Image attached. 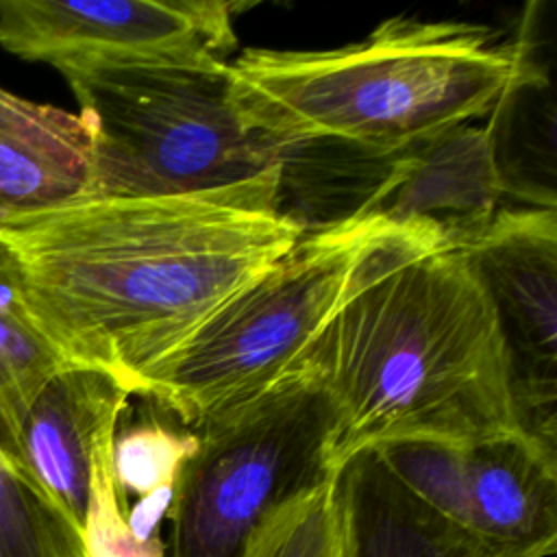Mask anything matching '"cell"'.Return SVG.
I'll return each instance as SVG.
<instances>
[{
	"label": "cell",
	"mask_w": 557,
	"mask_h": 557,
	"mask_svg": "<svg viewBox=\"0 0 557 557\" xmlns=\"http://www.w3.org/2000/svg\"><path fill=\"white\" fill-rule=\"evenodd\" d=\"M302 235L278 209V165L200 194H83L0 211V250L30 324L67 366L131 394Z\"/></svg>",
	"instance_id": "cell-1"
},
{
	"label": "cell",
	"mask_w": 557,
	"mask_h": 557,
	"mask_svg": "<svg viewBox=\"0 0 557 557\" xmlns=\"http://www.w3.org/2000/svg\"><path fill=\"white\" fill-rule=\"evenodd\" d=\"M131 396L104 372L67 366L39 392L9 450L15 468L81 527L94 457L113 440Z\"/></svg>",
	"instance_id": "cell-10"
},
{
	"label": "cell",
	"mask_w": 557,
	"mask_h": 557,
	"mask_svg": "<svg viewBox=\"0 0 557 557\" xmlns=\"http://www.w3.org/2000/svg\"><path fill=\"white\" fill-rule=\"evenodd\" d=\"M398 235L403 231L379 218L305 233L148 368L133 396L152 400L191 431L257 398L333 313L359 265Z\"/></svg>",
	"instance_id": "cell-5"
},
{
	"label": "cell",
	"mask_w": 557,
	"mask_h": 557,
	"mask_svg": "<svg viewBox=\"0 0 557 557\" xmlns=\"http://www.w3.org/2000/svg\"><path fill=\"white\" fill-rule=\"evenodd\" d=\"M91 152L78 113L0 87V205L35 209L83 196Z\"/></svg>",
	"instance_id": "cell-13"
},
{
	"label": "cell",
	"mask_w": 557,
	"mask_h": 557,
	"mask_svg": "<svg viewBox=\"0 0 557 557\" xmlns=\"http://www.w3.org/2000/svg\"><path fill=\"white\" fill-rule=\"evenodd\" d=\"M2 209H7V207H4V205H0V211H2Z\"/></svg>",
	"instance_id": "cell-20"
},
{
	"label": "cell",
	"mask_w": 557,
	"mask_h": 557,
	"mask_svg": "<svg viewBox=\"0 0 557 557\" xmlns=\"http://www.w3.org/2000/svg\"><path fill=\"white\" fill-rule=\"evenodd\" d=\"M518 70L516 41L485 24L403 15L357 44L244 48L226 61L242 111L281 148L333 139L398 150L487 117Z\"/></svg>",
	"instance_id": "cell-3"
},
{
	"label": "cell",
	"mask_w": 557,
	"mask_h": 557,
	"mask_svg": "<svg viewBox=\"0 0 557 557\" xmlns=\"http://www.w3.org/2000/svg\"><path fill=\"white\" fill-rule=\"evenodd\" d=\"M67 368L26 318L13 268L0 250V448L9 450L46 383Z\"/></svg>",
	"instance_id": "cell-15"
},
{
	"label": "cell",
	"mask_w": 557,
	"mask_h": 557,
	"mask_svg": "<svg viewBox=\"0 0 557 557\" xmlns=\"http://www.w3.org/2000/svg\"><path fill=\"white\" fill-rule=\"evenodd\" d=\"M244 9L222 0H0V46L63 78L144 61H228Z\"/></svg>",
	"instance_id": "cell-7"
},
{
	"label": "cell",
	"mask_w": 557,
	"mask_h": 557,
	"mask_svg": "<svg viewBox=\"0 0 557 557\" xmlns=\"http://www.w3.org/2000/svg\"><path fill=\"white\" fill-rule=\"evenodd\" d=\"M500 200L483 124H459L396 150L361 218H379L442 250H468Z\"/></svg>",
	"instance_id": "cell-9"
},
{
	"label": "cell",
	"mask_w": 557,
	"mask_h": 557,
	"mask_svg": "<svg viewBox=\"0 0 557 557\" xmlns=\"http://www.w3.org/2000/svg\"><path fill=\"white\" fill-rule=\"evenodd\" d=\"M352 540V557H531L487 544L455 527L407 492L363 448L335 470Z\"/></svg>",
	"instance_id": "cell-12"
},
{
	"label": "cell",
	"mask_w": 557,
	"mask_h": 557,
	"mask_svg": "<svg viewBox=\"0 0 557 557\" xmlns=\"http://www.w3.org/2000/svg\"><path fill=\"white\" fill-rule=\"evenodd\" d=\"M516 48L520 70L483 124L496 181L500 196H513L524 207L557 209V113L550 59L522 48L518 41Z\"/></svg>",
	"instance_id": "cell-14"
},
{
	"label": "cell",
	"mask_w": 557,
	"mask_h": 557,
	"mask_svg": "<svg viewBox=\"0 0 557 557\" xmlns=\"http://www.w3.org/2000/svg\"><path fill=\"white\" fill-rule=\"evenodd\" d=\"M65 81L94 144L85 196L200 194L281 161V146L242 111L226 61H144Z\"/></svg>",
	"instance_id": "cell-4"
},
{
	"label": "cell",
	"mask_w": 557,
	"mask_h": 557,
	"mask_svg": "<svg viewBox=\"0 0 557 557\" xmlns=\"http://www.w3.org/2000/svg\"><path fill=\"white\" fill-rule=\"evenodd\" d=\"M161 411V409H159ZM163 416V411H161ZM157 409L137 420L117 422L111 440V476L120 500L163 503L172 507L178 476L198 448V433Z\"/></svg>",
	"instance_id": "cell-16"
},
{
	"label": "cell",
	"mask_w": 557,
	"mask_h": 557,
	"mask_svg": "<svg viewBox=\"0 0 557 557\" xmlns=\"http://www.w3.org/2000/svg\"><path fill=\"white\" fill-rule=\"evenodd\" d=\"M244 557H352L337 476L274 511L255 531Z\"/></svg>",
	"instance_id": "cell-18"
},
{
	"label": "cell",
	"mask_w": 557,
	"mask_h": 557,
	"mask_svg": "<svg viewBox=\"0 0 557 557\" xmlns=\"http://www.w3.org/2000/svg\"><path fill=\"white\" fill-rule=\"evenodd\" d=\"M196 433L168 513L165 557H244L274 511L335 474L326 400L292 372Z\"/></svg>",
	"instance_id": "cell-6"
},
{
	"label": "cell",
	"mask_w": 557,
	"mask_h": 557,
	"mask_svg": "<svg viewBox=\"0 0 557 557\" xmlns=\"http://www.w3.org/2000/svg\"><path fill=\"white\" fill-rule=\"evenodd\" d=\"M285 372L322 392L335 470L385 440L520 431L496 315L466 250L409 233L359 265Z\"/></svg>",
	"instance_id": "cell-2"
},
{
	"label": "cell",
	"mask_w": 557,
	"mask_h": 557,
	"mask_svg": "<svg viewBox=\"0 0 557 557\" xmlns=\"http://www.w3.org/2000/svg\"><path fill=\"white\" fill-rule=\"evenodd\" d=\"M111 442L102 444L94 457L91 494L85 518L87 557H165L161 535L139 540L126 524V505L120 500L111 476Z\"/></svg>",
	"instance_id": "cell-19"
},
{
	"label": "cell",
	"mask_w": 557,
	"mask_h": 557,
	"mask_svg": "<svg viewBox=\"0 0 557 557\" xmlns=\"http://www.w3.org/2000/svg\"><path fill=\"white\" fill-rule=\"evenodd\" d=\"M0 557H87L83 527L0 448Z\"/></svg>",
	"instance_id": "cell-17"
},
{
	"label": "cell",
	"mask_w": 557,
	"mask_h": 557,
	"mask_svg": "<svg viewBox=\"0 0 557 557\" xmlns=\"http://www.w3.org/2000/svg\"><path fill=\"white\" fill-rule=\"evenodd\" d=\"M466 255L496 315L516 424L557 453V211L498 209Z\"/></svg>",
	"instance_id": "cell-8"
},
{
	"label": "cell",
	"mask_w": 557,
	"mask_h": 557,
	"mask_svg": "<svg viewBox=\"0 0 557 557\" xmlns=\"http://www.w3.org/2000/svg\"><path fill=\"white\" fill-rule=\"evenodd\" d=\"M466 533L531 557L557 548V453L522 431L466 444L444 516Z\"/></svg>",
	"instance_id": "cell-11"
}]
</instances>
